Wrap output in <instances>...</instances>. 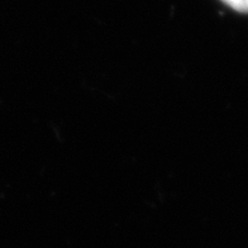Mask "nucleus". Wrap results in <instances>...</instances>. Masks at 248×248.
<instances>
[{
	"label": "nucleus",
	"mask_w": 248,
	"mask_h": 248,
	"mask_svg": "<svg viewBox=\"0 0 248 248\" xmlns=\"http://www.w3.org/2000/svg\"><path fill=\"white\" fill-rule=\"evenodd\" d=\"M223 3L239 13H248V0H222Z\"/></svg>",
	"instance_id": "1"
}]
</instances>
